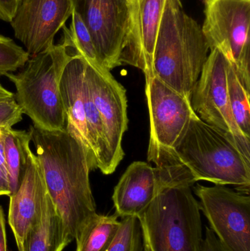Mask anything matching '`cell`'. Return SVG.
<instances>
[{
  "mask_svg": "<svg viewBox=\"0 0 250 251\" xmlns=\"http://www.w3.org/2000/svg\"><path fill=\"white\" fill-rule=\"evenodd\" d=\"M29 131L69 244L83 223L96 213L90 183L95 163L85 145L66 127L48 131L32 125Z\"/></svg>",
  "mask_w": 250,
  "mask_h": 251,
  "instance_id": "cell-1",
  "label": "cell"
},
{
  "mask_svg": "<svg viewBox=\"0 0 250 251\" xmlns=\"http://www.w3.org/2000/svg\"><path fill=\"white\" fill-rule=\"evenodd\" d=\"M210 48L181 0H166L153 57V75L190 100Z\"/></svg>",
  "mask_w": 250,
  "mask_h": 251,
  "instance_id": "cell-2",
  "label": "cell"
},
{
  "mask_svg": "<svg viewBox=\"0 0 250 251\" xmlns=\"http://www.w3.org/2000/svg\"><path fill=\"white\" fill-rule=\"evenodd\" d=\"M174 159L195 182L235 186L249 195L250 159L230 134L203 122L196 114L175 150Z\"/></svg>",
  "mask_w": 250,
  "mask_h": 251,
  "instance_id": "cell-3",
  "label": "cell"
},
{
  "mask_svg": "<svg viewBox=\"0 0 250 251\" xmlns=\"http://www.w3.org/2000/svg\"><path fill=\"white\" fill-rule=\"evenodd\" d=\"M72 54L63 43L54 44L29 57L19 73L5 75L16 87L15 99L23 114L38 128L56 131L66 127L60 83Z\"/></svg>",
  "mask_w": 250,
  "mask_h": 251,
  "instance_id": "cell-4",
  "label": "cell"
},
{
  "mask_svg": "<svg viewBox=\"0 0 250 251\" xmlns=\"http://www.w3.org/2000/svg\"><path fill=\"white\" fill-rule=\"evenodd\" d=\"M138 218L152 251H202L201 208L190 186L161 190Z\"/></svg>",
  "mask_w": 250,
  "mask_h": 251,
  "instance_id": "cell-5",
  "label": "cell"
},
{
  "mask_svg": "<svg viewBox=\"0 0 250 251\" xmlns=\"http://www.w3.org/2000/svg\"><path fill=\"white\" fill-rule=\"evenodd\" d=\"M145 94L150 120L148 161L156 167L173 171L180 168L174 153L186 134L195 112L190 100L156 76H145Z\"/></svg>",
  "mask_w": 250,
  "mask_h": 251,
  "instance_id": "cell-6",
  "label": "cell"
},
{
  "mask_svg": "<svg viewBox=\"0 0 250 251\" xmlns=\"http://www.w3.org/2000/svg\"><path fill=\"white\" fill-rule=\"evenodd\" d=\"M72 57L60 83L66 117V128L85 145L98 169L112 174L104 128L86 79V60L68 47Z\"/></svg>",
  "mask_w": 250,
  "mask_h": 251,
  "instance_id": "cell-7",
  "label": "cell"
},
{
  "mask_svg": "<svg viewBox=\"0 0 250 251\" xmlns=\"http://www.w3.org/2000/svg\"><path fill=\"white\" fill-rule=\"evenodd\" d=\"M203 33L210 51L217 49L233 65L250 91V0H204Z\"/></svg>",
  "mask_w": 250,
  "mask_h": 251,
  "instance_id": "cell-8",
  "label": "cell"
},
{
  "mask_svg": "<svg viewBox=\"0 0 250 251\" xmlns=\"http://www.w3.org/2000/svg\"><path fill=\"white\" fill-rule=\"evenodd\" d=\"M210 51L191 93V106L203 122L230 134L250 159V139L240 131L230 110L227 85L228 60L217 49Z\"/></svg>",
  "mask_w": 250,
  "mask_h": 251,
  "instance_id": "cell-9",
  "label": "cell"
},
{
  "mask_svg": "<svg viewBox=\"0 0 250 251\" xmlns=\"http://www.w3.org/2000/svg\"><path fill=\"white\" fill-rule=\"evenodd\" d=\"M73 11L89 31L101 66H121L120 57L130 34L129 0H70Z\"/></svg>",
  "mask_w": 250,
  "mask_h": 251,
  "instance_id": "cell-10",
  "label": "cell"
},
{
  "mask_svg": "<svg viewBox=\"0 0 250 251\" xmlns=\"http://www.w3.org/2000/svg\"><path fill=\"white\" fill-rule=\"evenodd\" d=\"M200 208L226 251H250V197L222 185L194 188Z\"/></svg>",
  "mask_w": 250,
  "mask_h": 251,
  "instance_id": "cell-11",
  "label": "cell"
},
{
  "mask_svg": "<svg viewBox=\"0 0 250 251\" xmlns=\"http://www.w3.org/2000/svg\"><path fill=\"white\" fill-rule=\"evenodd\" d=\"M85 75L102 122L110 170L113 174L125 155L122 141L129 123L126 91L110 71L95 67L87 61Z\"/></svg>",
  "mask_w": 250,
  "mask_h": 251,
  "instance_id": "cell-12",
  "label": "cell"
},
{
  "mask_svg": "<svg viewBox=\"0 0 250 251\" xmlns=\"http://www.w3.org/2000/svg\"><path fill=\"white\" fill-rule=\"evenodd\" d=\"M72 13L70 0H21L10 25L32 57L54 45L56 34Z\"/></svg>",
  "mask_w": 250,
  "mask_h": 251,
  "instance_id": "cell-13",
  "label": "cell"
},
{
  "mask_svg": "<svg viewBox=\"0 0 250 251\" xmlns=\"http://www.w3.org/2000/svg\"><path fill=\"white\" fill-rule=\"evenodd\" d=\"M175 186L169 171L136 161L131 164L114 187L113 201L117 216L139 218L156 196Z\"/></svg>",
  "mask_w": 250,
  "mask_h": 251,
  "instance_id": "cell-14",
  "label": "cell"
},
{
  "mask_svg": "<svg viewBox=\"0 0 250 251\" xmlns=\"http://www.w3.org/2000/svg\"><path fill=\"white\" fill-rule=\"evenodd\" d=\"M166 0H129L130 34L120 63L140 69L145 76L153 75L154 46Z\"/></svg>",
  "mask_w": 250,
  "mask_h": 251,
  "instance_id": "cell-15",
  "label": "cell"
},
{
  "mask_svg": "<svg viewBox=\"0 0 250 251\" xmlns=\"http://www.w3.org/2000/svg\"><path fill=\"white\" fill-rule=\"evenodd\" d=\"M48 194L39 159L31 150L23 180L17 191L10 196L9 225L19 251H22L25 236L39 215Z\"/></svg>",
  "mask_w": 250,
  "mask_h": 251,
  "instance_id": "cell-16",
  "label": "cell"
},
{
  "mask_svg": "<svg viewBox=\"0 0 250 251\" xmlns=\"http://www.w3.org/2000/svg\"><path fill=\"white\" fill-rule=\"evenodd\" d=\"M68 245L63 220L48 194L25 236L22 251H63Z\"/></svg>",
  "mask_w": 250,
  "mask_h": 251,
  "instance_id": "cell-17",
  "label": "cell"
},
{
  "mask_svg": "<svg viewBox=\"0 0 250 251\" xmlns=\"http://www.w3.org/2000/svg\"><path fill=\"white\" fill-rule=\"evenodd\" d=\"M120 226L117 215L94 214L83 223L76 233V251H107Z\"/></svg>",
  "mask_w": 250,
  "mask_h": 251,
  "instance_id": "cell-18",
  "label": "cell"
},
{
  "mask_svg": "<svg viewBox=\"0 0 250 251\" xmlns=\"http://www.w3.org/2000/svg\"><path fill=\"white\" fill-rule=\"evenodd\" d=\"M30 142L29 131L7 128L4 139V155L8 172L10 196L17 191L23 180L31 151Z\"/></svg>",
  "mask_w": 250,
  "mask_h": 251,
  "instance_id": "cell-19",
  "label": "cell"
},
{
  "mask_svg": "<svg viewBox=\"0 0 250 251\" xmlns=\"http://www.w3.org/2000/svg\"><path fill=\"white\" fill-rule=\"evenodd\" d=\"M227 85L230 110L240 131L250 139V91L239 80L233 65L228 61Z\"/></svg>",
  "mask_w": 250,
  "mask_h": 251,
  "instance_id": "cell-20",
  "label": "cell"
},
{
  "mask_svg": "<svg viewBox=\"0 0 250 251\" xmlns=\"http://www.w3.org/2000/svg\"><path fill=\"white\" fill-rule=\"evenodd\" d=\"M70 29L63 26V44L73 49L75 52L82 56L88 63L98 68L101 66L89 31L77 14L73 11Z\"/></svg>",
  "mask_w": 250,
  "mask_h": 251,
  "instance_id": "cell-21",
  "label": "cell"
},
{
  "mask_svg": "<svg viewBox=\"0 0 250 251\" xmlns=\"http://www.w3.org/2000/svg\"><path fill=\"white\" fill-rule=\"evenodd\" d=\"M107 251H145L142 226L139 218L125 217Z\"/></svg>",
  "mask_w": 250,
  "mask_h": 251,
  "instance_id": "cell-22",
  "label": "cell"
},
{
  "mask_svg": "<svg viewBox=\"0 0 250 251\" xmlns=\"http://www.w3.org/2000/svg\"><path fill=\"white\" fill-rule=\"evenodd\" d=\"M29 59L26 50L11 38L0 35V76L22 69Z\"/></svg>",
  "mask_w": 250,
  "mask_h": 251,
  "instance_id": "cell-23",
  "label": "cell"
},
{
  "mask_svg": "<svg viewBox=\"0 0 250 251\" xmlns=\"http://www.w3.org/2000/svg\"><path fill=\"white\" fill-rule=\"evenodd\" d=\"M22 108L14 97L0 100V127H11L22 122Z\"/></svg>",
  "mask_w": 250,
  "mask_h": 251,
  "instance_id": "cell-24",
  "label": "cell"
},
{
  "mask_svg": "<svg viewBox=\"0 0 250 251\" xmlns=\"http://www.w3.org/2000/svg\"><path fill=\"white\" fill-rule=\"evenodd\" d=\"M7 128L0 127V196H10L9 176L4 155V139Z\"/></svg>",
  "mask_w": 250,
  "mask_h": 251,
  "instance_id": "cell-25",
  "label": "cell"
},
{
  "mask_svg": "<svg viewBox=\"0 0 250 251\" xmlns=\"http://www.w3.org/2000/svg\"><path fill=\"white\" fill-rule=\"evenodd\" d=\"M21 0H0V20L10 23Z\"/></svg>",
  "mask_w": 250,
  "mask_h": 251,
  "instance_id": "cell-26",
  "label": "cell"
},
{
  "mask_svg": "<svg viewBox=\"0 0 250 251\" xmlns=\"http://www.w3.org/2000/svg\"><path fill=\"white\" fill-rule=\"evenodd\" d=\"M202 251H226L211 228H205V239L203 241Z\"/></svg>",
  "mask_w": 250,
  "mask_h": 251,
  "instance_id": "cell-27",
  "label": "cell"
},
{
  "mask_svg": "<svg viewBox=\"0 0 250 251\" xmlns=\"http://www.w3.org/2000/svg\"><path fill=\"white\" fill-rule=\"evenodd\" d=\"M0 251H7L5 219L2 208L0 206Z\"/></svg>",
  "mask_w": 250,
  "mask_h": 251,
  "instance_id": "cell-28",
  "label": "cell"
},
{
  "mask_svg": "<svg viewBox=\"0 0 250 251\" xmlns=\"http://www.w3.org/2000/svg\"><path fill=\"white\" fill-rule=\"evenodd\" d=\"M14 97V94L10 92V91H7V89L4 88L0 83V100H6V99L12 98Z\"/></svg>",
  "mask_w": 250,
  "mask_h": 251,
  "instance_id": "cell-29",
  "label": "cell"
},
{
  "mask_svg": "<svg viewBox=\"0 0 250 251\" xmlns=\"http://www.w3.org/2000/svg\"><path fill=\"white\" fill-rule=\"evenodd\" d=\"M144 240V249H145V251H152L151 249V246H150L149 243L147 241L146 239L143 237Z\"/></svg>",
  "mask_w": 250,
  "mask_h": 251,
  "instance_id": "cell-30",
  "label": "cell"
}]
</instances>
